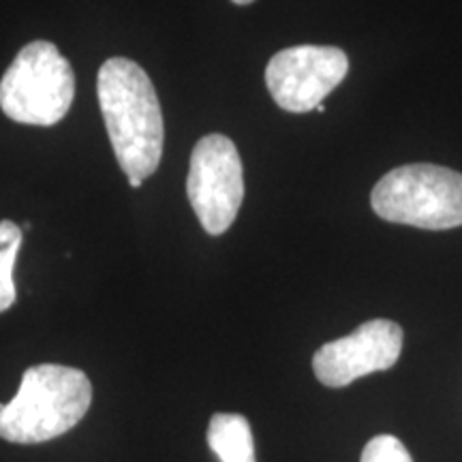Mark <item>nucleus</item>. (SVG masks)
I'll use <instances>...</instances> for the list:
<instances>
[{
  "mask_svg": "<svg viewBox=\"0 0 462 462\" xmlns=\"http://www.w3.org/2000/svg\"><path fill=\"white\" fill-rule=\"evenodd\" d=\"M97 97L118 165L126 178H146L163 157V112L148 73L129 58H109L97 75Z\"/></svg>",
  "mask_w": 462,
  "mask_h": 462,
  "instance_id": "nucleus-1",
  "label": "nucleus"
},
{
  "mask_svg": "<svg viewBox=\"0 0 462 462\" xmlns=\"http://www.w3.org/2000/svg\"><path fill=\"white\" fill-rule=\"evenodd\" d=\"M92 383L82 371L62 364H37L22 374L17 394L0 404V439L45 443L65 435L88 413Z\"/></svg>",
  "mask_w": 462,
  "mask_h": 462,
  "instance_id": "nucleus-2",
  "label": "nucleus"
},
{
  "mask_svg": "<svg viewBox=\"0 0 462 462\" xmlns=\"http://www.w3.org/2000/svg\"><path fill=\"white\" fill-rule=\"evenodd\" d=\"M374 215L388 223L443 231L462 225V173L411 163L385 173L371 193Z\"/></svg>",
  "mask_w": 462,
  "mask_h": 462,
  "instance_id": "nucleus-3",
  "label": "nucleus"
},
{
  "mask_svg": "<svg viewBox=\"0 0 462 462\" xmlns=\"http://www.w3.org/2000/svg\"><path fill=\"white\" fill-rule=\"evenodd\" d=\"M73 97V69L50 42L24 45L0 79V109L20 125L60 123L71 109Z\"/></svg>",
  "mask_w": 462,
  "mask_h": 462,
  "instance_id": "nucleus-4",
  "label": "nucleus"
},
{
  "mask_svg": "<svg viewBox=\"0 0 462 462\" xmlns=\"http://www.w3.org/2000/svg\"><path fill=\"white\" fill-rule=\"evenodd\" d=\"M187 195L201 227L221 236L234 225L245 199V171L236 143L221 133H210L190 152Z\"/></svg>",
  "mask_w": 462,
  "mask_h": 462,
  "instance_id": "nucleus-5",
  "label": "nucleus"
},
{
  "mask_svg": "<svg viewBox=\"0 0 462 462\" xmlns=\"http://www.w3.org/2000/svg\"><path fill=\"white\" fill-rule=\"evenodd\" d=\"M349 71V58L330 45L281 50L265 67V86L276 106L289 114L313 112Z\"/></svg>",
  "mask_w": 462,
  "mask_h": 462,
  "instance_id": "nucleus-6",
  "label": "nucleus"
},
{
  "mask_svg": "<svg viewBox=\"0 0 462 462\" xmlns=\"http://www.w3.org/2000/svg\"><path fill=\"white\" fill-rule=\"evenodd\" d=\"M402 328L390 319L362 323L349 337L326 343L313 357L315 377L328 388H346L366 374L388 371L402 351Z\"/></svg>",
  "mask_w": 462,
  "mask_h": 462,
  "instance_id": "nucleus-7",
  "label": "nucleus"
},
{
  "mask_svg": "<svg viewBox=\"0 0 462 462\" xmlns=\"http://www.w3.org/2000/svg\"><path fill=\"white\" fill-rule=\"evenodd\" d=\"M208 446L221 462H255L251 424L240 413H215L208 426Z\"/></svg>",
  "mask_w": 462,
  "mask_h": 462,
  "instance_id": "nucleus-8",
  "label": "nucleus"
},
{
  "mask_svg": "<svg viewBox=\"0 0 462 462\" xmlns=\"http://www.w3.org/2000/svg\"><path fill=\"white\" fill-rule=\"evenodd\" d=\"M24 231L14 221H0V313L15 304L14 265Z\"/></svg>",
  "mask_w": 462,
  "mask_h": 462,
  "instance_id": "nucleus-9",
  "label": "nucleus"
},
{
  "mask_svg": "<svg viewBox=\"0 0 462 462\" xmlns=\"http://www.w3.org/2000/svg\"><path fill=\"white\" fill-rule=\"evenodd\" d=\"M360 462H413V458L401 443V439L379 435L366 443Z\"/></svg>",
  "mask_w": 462,
  "mask_h": 462,
  "instance_id": "nucleus-10",
  "label": "nucleus"
},
{
  "mask_svg": "<svg viewBox=\"0 0 462 462\" xmlns=\"http://www.w3.org/2000/svg\"><path fill=\"white\" fill-rule=\"evenodd\" d=\"M129 184H131V189H140L143 180H140V178H129Z\"/></svg>",
  "mask_w": 462,
  "mask_h": 462,
  "instance_id": "nucleus-11",
  "label": "nucleus"
},
{
  "mask_svg": "<svg viewBox=\"0 0 462 462\" xmlns=\"http://www.w3.org/2000/svg\"><path fill=\"white\" fill-rule=\"evenodd\" d=\"M231 3H236V5H251V3H255V0H231Z\"/></svg>",
  "mask_w": 462,
  "mask_h": 462,
  "instance_id": "nucleus-12",
  "label": "nucleus"
}]
</instances>
